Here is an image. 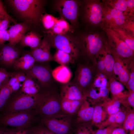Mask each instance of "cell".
I'll return each instance as SVG.
<instances>
[{"mask_svg": "<svg viewBox=\"0 0 134 134\" xmlns=\"http://www.w3.org/2000/svg\"><path fill=\"white\" fill-rule=\"evenodd\" d=\"M91 104L86 99L83 101L76 114V117L74 119V126L91 122L94 108Z\"/></svg>", "mask_w": 134, "mask_h": 134, "instance_id": "cell-20", "label": "cell"}, {"mask_svg": "<svg viewBox=\"0 0 134 134\" xmlns=\"http://www.w3.org/2000/svg\"><path fill=\"white\" fill-rule=\"evenodd\" d=\"M18 81L20 82L25 81L27 78V76L25 73L23 72L16 73Z\"/></svg>", "mask_w": 134, "mask_h": 134, "instance_id": "cell-49", "label": "cell"}, {"mask_svg": "<svg viewBox=\"0 0 134 134\" xmlns=\"http://www.w3.org/2000/svg\"><path fill=\"white\" fill-rule=\"evenodd\" d=\"M9 129L7 127L0 126V134H5Z\"/></svg>", "mask_w": 134, "mask_h": 134, "instance_id": "cell-53", "label": "cell"}, {"mask_svg": "<svg viewBox=\"0 0 134 134\" xmlns=\"http://www.w3.org/2000/svg\"><path fill=\"white\" fill-rule=\"evenodd\" d=\"M120 38L134 51V37L122 28H112Z\"/></svg>", "mask_w": 134, "mask_h": 134, "instance_id": "cell-32", "label": "cell"}, {"mask_svg": "<svg viewBox=\"0 0 134 134\" xmlns=\"http://www.w3.org/2000/svg\"><path fill=\"white\" fill-rule=\"evenodd\" d=\"M18 81L16 73H12L7 83V84L11 87Z\"/></svg>", "mask_w": 134, "mask_h": 134, "instance_id": "cell-48", "label": "cell"}, {"mask_svg": "<svg viewBox=\"0 0 134 134\" xmlns=\"http://www.w3.org/2000/svg\"><path fill=\"white\" fill-rule=\"evenodd\" d=\"M103 10L101 27L110 28H122L131 17L103 2Z\"/></svg>", "mask_w": 134, "mask_h": 134, "instance_id": "cell-10", "label": "cell"}, {"mask_svg": "<svg viewBox=\"0 0 134 134\" xmlns=\"http://www.w3.org/2000/svg\"><path fill=\"white\" fill-rule=\"evenodd\" d=\"M129 92H134V62H132L130 65L129 80L126 86Z\"/></svg>", "mask_w": 134, "mask_h": 134, "instance_id": "cell-41", "label": "cell"}, {"mask_svg": "<svg viewBox=\"0 0 134 134\" xmlns=\"http://www.w3.org/2000/svg\"><path fill=\"white\" fill-rule=\"evenodd\" d=\"M73 117L64 113L39 118L40 124L55 134H71L74 127Z\"/></svg>", "mask_w": 134, "mask_h": 134, "instance_id": "cell-6", "label": "cell"}, {"mask_svg": "<svg viewBox=\"0 0 134 134\" xmlns=\"http://www.w3.org/2000/svg\"><path fill=\"white\" fill-rule=\"evenodd\" d=\"M60 95L61 99L78 100H84L86 99L83 93L72 80L63 84Z\"/></svg>", "mask_w": 134, "mask_h": 134, "instance_id": "cell-16", "label": "cell"}, {"mask_svg": "<svg viewBox=\"0 0 134 134\" xmlns=\"http://www.w3.org/2000/svg\"><path fill=\"white\" fill-rule=\"evenodd\" d=\"M91 122L79 124L74 126L71 134H94Z\"/></svg>", "mask_w": 134, "mask_h": 134, "instance_id": "cell-36", "label": "cell"}, {"mask_svg": "<svg viewBox=\"0 0 134 134\" xmlns=\"http://www.w3.org/2000/svg\"><path fill=\"white\" fill-rule=\"evenodd\" d=\"M127 133L122 127H120L115 128L111 134H127Z\"/></svg>", "mask_w": 134, "mask_h": 134, "instance_id": "cell-50", "label": "cell"}, {"mask_svg": "<svg viewBox=\"0 0 134 134\" xmlns=\"http://www.w3.org/2000/svg\"><path fill=\"white\" fill-rule=\"evenodd\" d=\"M104 56L105 73L109 78L112 76L115 56L106 41L102 47Z\"/></svg>", "mask_w": 134, "mask_h": 134, "instance_id": "cell-22", "label": "cell"}, {"mask_svg": "<svg viewBox=\"0 0 134 134\" xmlns=\"http://www.w3.org/2000/svg\"><path fill=\"white\" fill-rule=\"evenodd\" d=\"M116 128L111 126L98 130L94 132V134H111L113 130Z\"/></svg>", "mask_w": 134, "mask_h": 134, "instance_id": "cell-45", "label": "cell"}, {"mask_svg": "<svg viewBox=\"0 0 134 134\" xmlns=\"http://www.w3.org/2000/svg\"><path fill=\"white\" fill-rule=\"evenodd\" d=\"M5 134H16V129H9Z\"/></svg>", "mask_w": 134, "mask_h": 134, "instance_id": "cell-54", "label": "cell"}, {"mask_svg": "<svg viewBox=\"0 0 134 134\" xmlns=\"http://www.w3.org/2000/svg\"><path fill=\"white\" fill-rule=\"evenodd\" d=\"M52 70L46 65L43 64L34 65L30 70L25 73L36 82L42 90L52 87L54 80L52 76Z\"/></svg>", "mask_w": 134, "mask_h": 134, "instance_id": "cell-9", "label": "cell"}, {"mask_svg": "<svg viewBox=\"0 0 134 134\" xmlns=\"http://www.w3.org/2000/svg\"><path fill=\"white\" fill-rule=\"evenodd\" d=\"M109 92V87L98 88L90 85L83 93L86 99L91 104L104 100L107 98Z\"/></svg>", "mask_w": 134, "mask_h": 134, "instance_id": "cell-19", "label": "cell"}, {"mask_svg": "<svg viewBox=\"0 0 134 134\" xmlns=\"http://www.w3.org/2000/svg\"><path fill=\"white\" fill-rule=\"evenodd\" d=\"M9 39L8 30H0V45L4 44L6 41H9Z\"/></svg>", "mask_w": 134, "mask_h": 134, "instance_id": "cell-44", "label": "cell"}, {"mask_svg": "<svg viewBox=\"0 0 134 134\" xmlns=\"http://www.w3.org/2000/svg\"><path fill=\"white\" fill-rule=\"evenodd\" d=\"M128 10L131 15L134 16V0H126Z\"/></svg>", "mask_w": 134, "mask_h": 134, "instance_id": "cell-46", "label": "cell"}, {"mask_svg": "<svg viewBox=\"0 0 134 134\" xmlns=\"http://www.w3.org/2000/svg\"><path fill=\"white\" fill-rule=\"evenodd\" d=\"M121 102H123L121 100L112 98L105 100L101 105L109 116L117 113L121 110Z\"/></svg>", "mask_w": 134, "mask_h": 134, "instance_id": "cell-28", "label": "cell"}, {"mask_svg": "<svg viewBox=\"0 0 134 134\" xmlns=\"http://www.w3.org/2000/svg\"><path fill=\"white\" fill-rule=\"evenodd\" d=\"M126 113L121 110L117 113L110 115L108 118L97 127L99 129H102L111 126L116 128L120 127L125 120Z\"/></svg>", "mask_w": 134, "mask_h": 134, "instance_id": "cell-25", "label": "cell"}, {"mask_svg": "<svg viewBox=\"0 0 134 134\" xmlns=\"http://www.w3.org/2000/svg\"><path fill=\"white\" fill-rule=\"evenodd\" d=\"M60 99L63 113L72 117L76 115L84 100H71L64 99Z\"/></svg>", "mask_w": 134, "mask_h": 134, "instance_id": "cell-26", "label": "cell"}, {"mask_svg": "<svg viewBox=\"0 0 134 134\" xmlns=\"http://www.w3.org/2000/svg\"><path fill=\"white\" fill-rule=\"evenodd\" d=\"M104 2L111 7L121 11L126 15L134 16L131 15L129 12L126 0H107Z\"/></svg>", "mask_w": 134, "mask_h": 134, "instance_id": "cell-35", "label": "cell"}, {"mask_svg": "<svg viewBox=\"0 0 134 134\" xmlns=\"http://www.w3.org/2000/svg\"><path fill=\"white\" fill-rule=\"evenodd\" d=\"M109 79V78L105 73L97 70L90 85L98 88L108 87Z\"/></svg>", "mask_w": 134, "mask_h": 134, "instance_id": "cell-34", "label": "cell"}, {"mask_svg": "<svg viewBox=\"0 0 134 134\" xmlns=\"http://www.w3.org/2000/svg\"><path fill=\"white\" fill-rule=\"evenodd\" d=\"M13 92L7 84L0 89V113L3 110Z\"/></svg>", "mask_w": 134, "mask_h": 134, "instance_id": "cell-33", "label": "cell"}, {"mask_svg": "<svg viewBox=\"0 0 134 134\" xmlns=\"http://www.w3.org/2000/svg\"><path fill=\"white\" fill-rule=\"evenodd\" d=\"M52 74L54 80L63 84L70 81L72 76L71 70L66 65L57 67L52 70Z\"/></svg>", "mask_w": 134, "mask_h": 134, "instance_id": "cell-23", "label": "cell"}, {"mask_svg": "<svg viewBox=\"0 0 134 134\" xmlns=\"http://www.w3.org/2000/svg\"><path fill=\"white\" fill-rule=\"evenodd\" d=\"M21 16L28 22L38 23L42 6V1L38 0H13L8 1Z\"/></svg>", "mask_w": 134, "mask_h": 134, "instance_id": "cell-5", "label": "cell"}, {"mask_svg": "<svg viewBox=\"0 0 134 134\" xmlns=\"http://www.w3.org/2000/svg\"><path fill=\"white\" fill-rule=\"evenodd\" d=\"M129 134H134V130L130 132V133Z\"/></svg>", "mask_w": 134, "mask_h": 134, "instance_id": "cell-56", "label": "cell"}, {"mask_svg": "<svg viewBox=\"0 0 134 134\" xmlns=\"http://www.w3.org/2000/svg\"><path fill=\"white\" fill-rule=\"evenodd\" d=\"M53 57V60L61 65L73 64L76 60L70 55L58 49H56Z\"/></svg>", "mask_w": 134, "mask_h": 134, "instance_id": "cell-30", "label": "cell"}, {"mask_svg": "<svg viewBox=\"0 0 134 134\" xmlns=\"http://www.w3.org/2000/svg\"><path fill=\"white\" fill-rule=\"evenodd\" d=\"M106 41L99 34L92 33L83 36L79 42L81 52H83L85 58L93 61Z\"/></svg>", "mask_w": 134, "mask_h": 134, "instance_id": "cell-8", "label": "cell"}, {"mask_svg": "<svg viewBox=\"0 0 134 134\" xmlns=\"http://www.w3.org/2000/svg\"><path fill=\"white\" fill-rule=\"evenodd\" d=\"M21 53V50L15 46L8 44L0 45V65L6 67L13 66Z\"/></svg>", "mask_w": 134, "mask_h": 134, "instance_id": "cell-14", "label": "cell"}, {"mask_svg": "<svg viewBox=\"0 0 134 134\" xmlns=\"http://www.w3.org/2000/svg\"><path fill=\"white\" fill-rule=\"evenodd\" d=\"M58 18L52 15L46 14L41 17V20L43 26L46 30H51L53 27Z\"/></svg>", "mask_w": 134, "mask_h": 134, "instance_id": "cell-37", "label": "cell"}, {"mask_svg": "<svg viewBox=\"0 0 134 134\" xmlns=\"http://www.w3.org/2000/svg\"><path fill=\"white\" fill-rule=\"evenodd\" d=\"M11 21L14 24L17 23L16 21L11 17H5L1 20L0 25V30H6L9 26Z\"/></svg>", "mask_w": 134, "mask_h": 134, "instance_id": "cell-43", "label": "cell"}, {"mask_svg": "<svg viewBox=\"0 0 134 134\" xmlns=\"http://www.w3.org/2000/svg\"><path fill=\"white\" fill-rule=\"evenodd\" d=\"M1 20L0 21V23H1Z\"/></svg>", "mask_w": 134, "mask_h": 134, "instance_id": "cell-57", "label": "cell"}, {"mask_svg": "<svg viewBox=\"0 0 134 134\" xmlns=\"http://www.w3.org/2000/svg\"><path fill=\"white\" fill-rule=\"evenodd\" d=\"M122 28L134 36V16H131L129 19Z\"/></svg>", "mask_w": 134, "mask_h": 134, "instance_id": "cell-42", "label": "cell"}, {"mask_svg": "<svg viewBox=\"0 0 134 134\" xmlns=\"http://www.w3.org/2000/svg\"><path fill=\"white\" fill-rule=\"evenodd\" d=\"M49 42L51 47L69 54L76 60L79 58L81 52L79 42L70 36L65 34L55 35Z\"/></svg>", "mask_w": 134, "mask_h": 134, "instance_id": "cell-11", "label": "cell"}, {"mask_svg": "<svg viewBox=\"0 0 134 134\" xmlns=\"http://www.w3.org/2000/svg\"><path fill=\"white\" fill-rule=\"evenodd\" d=\"M36 61L30 52L24 54L19 57L13 66L16 70L25 73L30 70L35 65Z\"/></svg>", "mask_w": 134, "mask_h": 134, "instance_id": "cell-24", "label": "cell"}, {"mask_svg": "<svg viewBox=\"0 0 134 134\" xmlns=\"http://www.w3.org/2000/svg\"><path fill=\"white\" fill-rule=\"evenodd\" d=\"M109 91L113 98L118 99L124 102L129 93L125 91L124 85L112 77L109 79Z\"/></svg>", "mask_w": 134, "mask_h": 134, "instance_id": "cell-21", "label": "cell"}, {"mask_svg": "<svg viewBox=\"0 0 134 134\" xmlns=\"http://www.w3.org/2000/svg\"><path fill=\"white\" fill-rule=\"evenodd\" d=\"M41 41L40 36L38 34L34 31H31L23 37L19 43L23 47H29L33 50L39 45Z\"/></svg>", "mask_w": 134, "mask_h": 134, "instance_id": "cell-27", "label": "cell"}, {"mask_svg": "<svg viewBox=\"0 0 134 134\" xmlns=\"http://www.w3.org/2000/svg\"><path fill=\"white\" fill-rule=\"evenodd\" d=\"M20 82L17 81L11 87L13 92L17 91L20 88Z\"/></svg>", "mask_w": 134, "mask_h": 134, "instance_id": "cell-52", "label": "cell"}, {"mask_svg": "<svg viewBox=\"0 0 134 134\" xmlns=\"http://www.w3.org/2000/svg\"><path fill=\"white\" fill-rule=\"evenodd\" d=\"M126 100L129 103L130 105L134 108V92H129L128 95Z\"/></svg>", "mask_w": 134, "mask_h": 134, "instance_id": "cell-47", "label": "cell"}, {"mask_svg": "<svg viewBox=\"0 0 134 134\" xmlns=\"http://www.w3.org/2000/svg\"><path fill=\"white\" fill-rule=\"evenodd\" d=\"M33 109L40 118L54 116L63 113L60 93L53 87L49 88L44 97Z\"/></svg>", "mask_w": 134, "mask_h": 134, "instance_id": "cell-2", "label": "cell"}, {"mask_svg": "<svg viewBox=\"0 0 134 134\" xmlns=\"http://www.w3.org/2000/svg\"><path fill=\"white\" fill-rule=\"evenodd\" d=\"M123 127L127 133L134 130V111L126 113L125 120L123 124Z\"/></svg>", "mask_w": 134, "mask_h": 134, "instance_id": "cell-38", "label": "cell"}, {"mask_svg": "<svg viewBox=\"0 0 134 134\" xmlns=\"http://www.w3.org/2000/svg\"><path fill=\"white\" fill-rule=\"evenodd\" d=\"M131 63L130 64L125 63L115 56L112 77L125 86L129 78Z\"/></svg>", "mask_w": 134, "mask_h": 134, "instance_id": "cell-17", "label": "cell"}, {"mask_svg": "<svg viewBox=\"0 0 134 134\" xmlns=\"http://www.w3.org/2000/svg\"><path fill=\"white\" fill-rule=\"evenodd\" d=\"M108 115L101 105H97L94 107L91 122L97 127L107 119Z\"/></svg>", "mask_w": 134, "mask_h": 134, "instance_id": "cell-31", "label": "cell"}, {"mask_svg": "<svg viewBox=\"0 0 134 134\" xmlns=\"http://www.w3.org/2000/svg\"><path fill=\"white\" fill-rule=\"evenodd\" d=\"M33 110L0 113V126L20 129L30 128L39 118Z\"/></svg>", "mask_w": 134, "mask_h": 134, "instance_id": "cell-1", "label": "cell"}, {"mask_svg": "<svg viewBox=\"0 0 134 134\" xmlns=\"http://www.w3.org/2000/svg\"><path fill=\"white\" fill-rule=\"evenodd\" d=\"M11 74L4 68H0V89L7 84Z\"/></svg>", "mask_w": 134, "mask_h": 134, "instance_id": "cell-40", "label": "cell"}, {"mask_svg": "<svg viewBox=\"0 0 134 134\" xmlns=\"http://www.w3.org/2000/svg\"><path fill=\"white\" fill-rule=\"evenodd\" d=\"M48 90H42L35 95L21 93L16 96L11 100L9 99L6 106L1 113L33 109L44 97Z\"/></svg>", "mask_w": 134, "mask_h": 134, "instance_id": "cell-3", "label": "cell"}, {"mask_svg": "<svg viewBox=\"0 0 134 134\" xmlns=\"http://www.w3.org/2000/svg\"><path fill=\"white\" fill-rule=\"evenodd\" d=\"M97 71L93 61L85 58L78 63L72 81L83 94L91 84Z\"/></svg>", "mask_w": 134, "mask_h": 134, "instance_id": "cell-7", "label": "cell"}, {"mask_svg": "<svg viewBox=\"0 0 134 134\" xmlns=\"http://www.w3.org/2000/svg\"><path fill=\"white\" fill-rule=\"evenodd\" d=\"M108 38L107 42L115 56L123 62L130 64L134 61V52L112 28L102 27Z\"/></svg>", "mask_w": 134, "mask_h": 134, "instance_id": "cell-4", "label": "cell"}, {"mask_svg": "<svg viewBox=\"0 0 134 134\" xmlns=\"http://www.w3.org/2000/svg\"><path fill=\"white\" fill-rule=\"evenodd\" d=\"M7 17V16H0V21L3 18H4V17Z\"/></svg>", "mask_w": 134, "mask_h": 134, "instance_id": "cell-55", "label": "cell"}, {"mask_svg": "<svg viewBox=\"0 0 134 134\" xmlns=\"http://www.w3.org/2000/svg\"><path fill=\"white\" fill-rule=\"evenodd\" d=\"M103 5L98 0L85 1L83 14L85 21L94 26L100 25L102 22Z\"/></svg>", "mask_w": 134, "mask_h": 134, "instance_id": "cell-12", "label": "cell"}, {"mask_svg": "<svg viewBox=\"0 0 134 134\" xmlns=\"http://www.w3.org/2000/svg\"><path fill=\"white\" fill-rule=\"evenodd\" d=\"M49 40L46 37L41 40L39 45L30 52L36 62L40 63H47L53 60L50 51Z\"/></svg>", "mask_w": 134, "mask_h": 134, "instance_id": "cell-15", "label": "cell"}, {"mask_svg": "<svg viewBox=\"0 0 134 134\" xmlns=\"http://www.w3.org/2000/svg\"><path fill=\"white\" fill-rule=\"evenodd\" d=\"M0 16H3V15H0Z\"/></svg>", "mask_w": 134, "mask_h": 134, "instance_id": "cell-58", "label": "cell"}, {"mask_svg": "<svg viewBox=\"0 0 134 134\" xmlns=\"http://www.w3.org/2000/svg\"><path fill=\"white\" fill-rule=\"evenodd\" d=\"M0 15L10 17L6 12L3 4L1 1L0 0Z\"/></svg>", "mask_w": 134, "mask_h": 134, "instance_id": "cell-51", "label": "cell"}, {"mask_svg": "<svg viewBox=\"0 0 134 134\" xmlns=\"http://www.w3.org/2000/svg\"><path fill=\"white\" fill-rule=\"evenodd\" d=\"M31 134H55L41 124L34 125L30 128Z\"/></svg>", "mask_w": 134, "mask_h": 134, "instance_id": "cell-39", "label": "cell"}, {"mask_svg": "<svg viewBox=\"0 0 134 134\" xmlns=\"http://www.w3.org/2000/svg\"><path fill=\"white\" fill-rule=\"evenodd\" d=\"M56 7L61 15L72 24L76 21L79 7L76 1L72 0H60L57 1Z\"/></svg>", "mask_w": 134, "mask_h": 134, "instance_id": "cell-13", "label": "cell"}, {"mask_svg": "<svg viewBox=\"0 0 134 134\" xmlns=\"http://www.w3.org/2000/svg\"><path fill=\"white\" fill-rule=\"evenodd\" d=\"M69 24L63 18L58 19L52 28L48 32L51 35L66 34L71 30Z\"/></svg>", "mask_w": 134, "mask_h": 134, "instance_id": "cell-29", "label": "cell"}, {"mask_svg": "<svg viewBox=\"0 0 134 134\" xmlns=\"http://www.w3.org/2000/svg\"><path fill=\"white\" fill-rule=\"evenodd\" d=\"M30 29V26L25 22L17 23L11 26L8 30L9 39L8 44L15 46Z\"/></svg>", "mask_w": 134, "mask_h": 134, "instance_id": "cell-18", "label": "cell"}]
</instances>
